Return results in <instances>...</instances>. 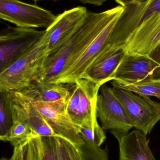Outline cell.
I'll return each mask as SVG.
<instances>
[{"mask_svg": "<svg viewBox=\"0 0 160 160\" xmlns=\"http://www.w3.org/2000/svg\"><path fill=\"white\" fill-rule=\"evenodd\" d=\"M109 45L123 48L132 33L146 20L160 13V0H143L125 7Z\"/></svg>", "mask_w": 160, "mask_h": 160, "instance_id": "cell-6", "label": "cell"}, {"mask_svg": "<svg viewBox=\"0 0 160 160\" xmlns=\"http://www.w3.org/2000/svg\"><path fill=\"white\" fill-rule=\"evenodd\" d=\"M160 78V64L150 55L125 53L113 80L133 83Z\"/></svg>", "mask_w": 160, "mask_h": 160, "instance_id": "cell-11", "label": "cell"}, {"mask_svg": "<svg viewBox=\"0 0 160 160\" xmlns=\"http://www.w3.org/2000/svg\"><path fill=\"white\" fill-rule=\"evenodd\" d=\"M125 53L123 48L108 45L89 67L82 79L101 85L112 81Z\"/></svg>", "mask_w": 160, "mask_h": 160, "instance_id": "cell-15", "label": "cell"}, {"mask_svg": "<svg viewBox=\"0 0 160 160\" xmlns=\"http://www.w3.org/2000/svg\"><path fill=\"white\" fill-rule=\"evenodd\" d=\"M45 32L34 28L8 26L0 35L1 71L10 66L37 43Z\"/></svg>", "mask_w": 160, "mask_h": 160, "instance_id": "cell-7", "label": "cell"}, {"mask_svg": "<svg viewBox=\"0 0 160 160\" xmlns=\"http://www.w3.org/2000/svg\"><path fill=\"white\" fill-rule=\"evenodd\" d=\"M119 145V160H157L149 146L147 135L135 129L131 132L111 131Z\"/></svg>", "mask_w": 160, "mask_h": 160, "instance_id": "cell-14", "label": "cell"}, {"mask_svg": "<svg viewBox=\"0 0 160 160\" xmlns=\"http://www.w3.org/2000/svg\"><path fill=\"white\" fill-rule=\"evenodd\" d=\"M78 147L82 160H109L107 148L103 149L85 142Z\"/></svg>", "mask_w": 160, "mask_h": 160, "instance_id": "cell-23", "label": "cell"}, {"mask_svg": "<svg viewBox=\"0 0 160 160\" xmlns=\"http://www.w3.org/2000/svg\"><path fill=\"white\" fill-rule=\"evenodd\" d=\"M0 139L7 134L13 124L9 93L1 92Z\"/></svg>", "mask_w": 160, "mask_h": 160, "instance_id": "cell-21", "label": "cell"}, {"mask_svg": "<svg viewBox=\"0 0 160 160\" xmlns=\"http://www.w3.org/2000/svg\"><path fill=\"white\" fill-rule=\"evenodd\" d=\"M18 152V160H44L41 136L35 137L15 147Z\"/></svg>", "mask_w": 160, "mask_h": 160, "instance_id": "cell-20", "label": "cell"}, {"mask_svg": "<svg viewBox=\"0 0 160 160\" xmlns=\"http://www.w3.org/2000/svg\"><path fill=\"white\" fill-rule=\"evenodd\" d=\"M69 97L53 102L33 101L27 98L57 135L80 147L85 142L68 113L67 106Z\"/></svg>", "mask_w": 160, "mask_h": 160, "instance_id": "cell-10", "label": "cell"}, {"mask_svg": "<svg viewBox=\"0 0 160 160\" xmlns=\"http://www.w3.org/2000/svg\"><path fill=\"white\" fill-rule=\"evenodd\" d=\"M9 94L13 120L25 122L41 137L59 136L22 92L15 91Z\"/></svg>", "mask_w": 160, "mask_h": 160, "instance_id": "cell-13", "label": "cell"}, {"mask_svg": "<svg viewBox=\"0 0 160 160\" xmlns=\"http://www.w3.org/2000/svg\"><path fill=\"white\" fill-rule=\"evenodd\" d=\"M39 136L28 124L18 120H13V126L7 135L1 140L8 142L13 146H17L25 141Z\"/></svg>", "mask_w": 160, "mask_h": 160, "instance_id": "cell-19", "label": "cell"}, {"mask_svg": "<svg viewBox=\"0 0 160 160\" xmlns=\"http://www.w3.org/2000/svg\"><path fill=\"white\" fill-rule=\"evenodd\" d=\"M57 18L51 12L38 6L19 0H0V18L26 28L49 27Z\"/></svg>", "mask_w": 160, "mask_h": 160, "instance_id": "cell-5", "label": "cell"}, {"mask_svg": "<svg viewBox=\"0 0 160 160\" xmlns=\"http://www.w3.org/2000/svg\"><path fill=\"white\" fill-rule=\"evenodd\" d=\"M12 158L13 160H18V152L16 147H14V151H13Z\"/></svg>", "mask_w": 160, "mask_h": 160, "instance_id": "cell-27", "label": "cell"}, {"mask_svg": "<svg viewBox=\"0 0 160 160\" xmlns=\"http://www.w3.org/2000/svg\"><path fill=\"white\" fill-rule=\"evenodd\" d=\"M77 129L84 142L94 145L101 147L106 140L104 130L99 124L94 128L80 127Z\"/></svg>", "mask_w": 160, "mask_h": 160, "instance_id": "cell-22", "label": "cell"}, {"mask_svg": "<svg viewBox=\"0 0 160 160\" xmlns=\"http://www.w3.org/2000/svg\"><path fill=\"white\" fill-rule=\"evenodd\" d=\"M111 84L113 87L123 88L140 96L154 97L160 100V78L133 83L113 80Z\"/></svg>", "mask_w": 160, "mask_h": 160, "instance_id": "cell-18", "label": "cell"}, {"mask_svg": "<svg viewBox=\"0 0 160 160\" xmlns=\"http://www.w3.org/2000/svg\"><path fill=\"white\" fill-rule=\"evenodd\" d=\"M44 160H82L79 147L60 136L41 137Z\"/></svg>", "mask_w": 160, "mask_h": 160, "instance_id": "cell-16", "label": "cell"}, {"mask_svg": "<svg viewBox=\"0 0 160 160\" xmlns=\"http://www.w3.org/2000/svg\"><path fill=\"white\" fill-rule=\"evenodd\" d=\"M96 112L104 130L130 132L133 128L125 108L115 94L113 88L102 85L96 103Z\"/></svg>", "mask_w": 160, "mask_h": 160, "instance_id": "cell-9", "label": "cell"}, {"mask_svg": "<svg viewBox=\"0 0 160 160\" xmlns=\"http://www.w3.org/2000/svg\"><path fill=\"white\" fill-rule=\"evenodd\" d=\"M1 160H13V159H12V158L11 157L10 159H7L6 158H2Z\"/></svg>", "mask_w": 160, "mask_h": 160, "instance_id": "cell-28", "label": "cell"}, {"mask_svg": "<svg viewBox=\"0 0 160 160\" xmlns=\"http://www.w3.org/2000/svg\"><path fill=\"white\" fill-rule=\"evenodd\" d=\"M115 1L120 6L125 7L128 5L137 2L139 1H143V0H115Z\"/></svg>", "mask_w": 160, "mask_h": 160, "instance_id": "cell-26", "label": "cell"}, {"mask_svg": "<svg viewBox=\"0 0 160 160\" xmlns=\"http://www.w3.org/2000/svg\"><path fill=\"white\" fill-rule=\"evenodd\" d=\"M150 56L160 64V45L150 54Z\"/></svg>", "mask_w": 160, "mask_h": 160, "instance_id": "cell-25", "label": "cell"}, {"mask_svg": "<svg viewBox=\"0 0 160 160\" xmlns=\"http://www.w3.org/2000/svg\"><path fill=\"white\" fill-rule=\"evenodd\" d=\"M83 4H89L95 6L102 5L108 0H78Z\"/></svg>", "mask_w": 160, "mask_h": 160, "instance_id": "cell-24", "label": "cell"}, {"mask_svg": "<svg viewBox=\"0 0 160 160\" xmlns=\"http://www.w3.org/2000/svg\"><path fill=\"white\" fill-rule=\"evenodd\" d=\"M41 38L22 56L0 74V92L21 91L37 82L45 59Z\"/></svg>", "mask_w": 160, "mask_h": 160, "instance_id": "cell-2", "label": "cell"}, {"mask_svg": "<svg viewBox=\"0 0 160 160\" xmlns=\"http://www.w3.org/2000/svg\"><path fill=\"white\" fill-rule=\"evenodd\" d=\"M160 45V13L142 22L123 47L125 53L150 55Z\"/></svg>", "mask_w": 160, "mask_h": 160, "instance_id": "cell-12", "label": "cell"}, {"mask_svg": "<svg viewBox=\"0 0 160 160\" xmlns=\"http://www.w3.org/2000/svg\"><path fill=\"white\" fill-rule=\"evenodd\" d=\"M32 1H34V2H37V1H41V0H32ZM52 1H57V0H52Z\"/></svg>", "mask_w": 160, "mask_h": 160, "instance_id": "cell-29", "label": "cell"}, {"mask_svg": "<svg viewBox=\"0 0 160 160\" xmlns=\"http://www.w3.org/2000/svg\"><path fill=\"white\" fill-rule=\"evenodd\" d=\"M68 86L47 81L34 82L21 92L33 101L53 102L69 97L70 90Z\"/></svg>", "mask_w": 160, "mask_h": 160, "instance_id": "cell-17", "label": "cell"}, {"mask_svg": "<svg viewBox=\"0 0 160 160\" xmlns=\"http://www.w3.org/2000/svg\"><path fill=\"white\" fill-rule=\"evenodd\" d=\"M88 12L86 8L79 6L57 16L55 21L45 30L41 37L45 46V60L50 52L60 47L81 26Z\"/></svg>", "mask_w": 160, "mask_h": 160, "instance_id": "cell-8", "label": "cell"}, {"mask_svg": "<svg viewBox=\"0 0 160 160\" xmlns=\"http://www.w3.org/2000/svg\"><path fill=\"white\" fill-rule=\"evenodd\" d=\"M116 96L125 108L133 128L147 135L160 120V102L149 97L113 87Z\"/></svg>", "mask_w": 160, "mask_h": 160, "instance_id": "cell-4", "label": "cell"}, {"mask_svg": "<svg viewBox=\"0 0 160 160\" xmlns=\"http://www.w3.org/2000/svg\"><path fill=\"white\" fill-rule=\"evenodd\" d=\"M102 85L85 79L70 85L67 110L76 128H94L99 124L96 103Z\"/></svg>", "mask_w": 160, "mask_h": 160, "instance_id": "cell-3", "label": "cell"}, {"mask_svg": "<svg viewBox=\"0 0 160 160\" xmlns=\"http://www.w3.org/2000/svg\"><path fill=\"white\" fill-rule=\"evenodd\" d=\"M111 19V13L109 9L100 13L88 12L81 26L46 57L36 82H51L63 70L66 62L95 38L109 24Z\"/></svg>", "mask_w": 160, "mask_h": 160, "instance_id": "cell-1", "label": "cell"}]
</instances>
